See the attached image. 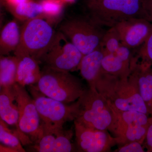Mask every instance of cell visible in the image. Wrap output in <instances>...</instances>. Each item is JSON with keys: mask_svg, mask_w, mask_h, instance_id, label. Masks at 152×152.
Instances as JSON below:
<instances>
[{"mask_svg": "<svg viewBox=\"0 0 152 152\" xmlns=\"http://www.w3.org/2000/svg\"><path fill=\"white\" fill-rule=\"evenodd\" d=\"M96 89L109 105L118 110H136L149 115L139 93L134 76L120 77L102 71L96 82Z\"/></svg>", "mask_w": 152, "mask_h": 152, "instance_id": "cell-1", "label": "cell"}, {"mask_svg": "<svg viewBox=\"0 0 152 152\" xmlns=\"http://www.w3.org/2000/svg\"><path fill=\"white\" fill-rule=\"evenodd\" d=\"M143 0H87V16L102 27L134 18L145 19Z\"/></svg>", "mask_w": 152, "mask_h": 152, "instance_id": "cell-2", "label": "cell"}, {"mask_svg": "<svg viewBox=\"0 0 152 152\" xmlns=\"http://www.w3.org/2000/svg\"><path fill=\"white\" fill-rule=\"evenodd\" d=\"M36 88L48 97L64 103H74L86 89L69 72L44 67Z\"/></svg>", "mask_w": 152, "mask_h": 152, "instance_id": "cell-3", "label": "cell"}, {"mask_svg": "<svg viewBox=\"0 0 152 152\" xmlns=\"http://www.w3.org/2000/svg\"><path fill=\"white\" fill-rule=\"evenodd\" d=\"M56 33L51 24L42 17L25 22L21 28L20 43L14 52L15 56H30L39 62Z\"/></svg>", "mask_w": 152, "mask_h": 152, "instance_id": "cell-4", "label": "cell"}, {"mask_svg": "<svg viewBox=\"0 0 152 152\" xmlns=\"http://www.w3.org/2000/svg\"><path fill=\"white\" fill-rule=\"evenodd\" d=\"M77 121L88 127L108 130L112 121L111 109L108 103L96 88H89L75 102Z\"/></svg>", "mask_w": 152, "mask_h": 152, "instance_id": "cell-5", "label": "cell"}, {"mask_svg": "<svg viewBox=\"0 0 152 152\" xmlns=\"http://www.w3.org/2000/svg\"><path fill=\"white\" fill-rule=\"evenodd\" d=\"M59 29L84 56L101 48L106 31L87 16L68 19L61 23Z\"/></svg>", "mask_w": 152, "mask_h": 152, "instance_id": "cell-6", "label": "cell"}, {"mask_svg": "<svg viewBox=\"0 0 152 152\" xmlns=\"http://www.w3.org/2000/svg\"><path fill=\"white\" fill-rule=\"evenodd\" d=\"M30 86L32 97L39 115L42 129L63 128L66 122L75 118V102L64 103L42 94L34 85Z\"/></svg>", "mask_w": 152, "mask_h": 152, "instance_id": "cell-7", "label": "cell"}, {"mask_svg": "<svg viewBox=\"0 0 152 152\" xmlns=\"http://www.w3.org/2000/svg\"><path fill=\"white\" fill-rule=\"evenodd\" d=\"M84 55L59 31L55 37L40 62L45 66L61 70L73 71L79 69Z\"/></svg>", "mask_w": 152, "mask_h": 152, "instance_id": "cell-8", "label": "cell"}, {"mask_svg": "<svg viewBox=\"0 0 152 152\" xmlns=\"http://www.w3.org/2000/svg\"><path fill=\"white\" fill-rule=\"evenodd\" d=\"M19 112L18 126L22 134L36 142L42 134L41 118L32 97L23 86L13 85Z\"/></svg>", "mask_w": 152, "mask_h": 152, "instance_id": "cell-9", "label": "cell"}, {"mask_svg": "<svg viewBox=\"0 0 152 152\" xmlns=\"http://www.w3.org/2000/svg\"><path fill=\"white\" fill-rule=\"evenodd\" d=\"M74 121L76 140L79 151L85 152H108L117 144L107 130L88 127Z\"/></svg>", "mask_w": 152, "mask_h": 152, "instance_id": "cell-10", "label": "cell"}, {"mask_svg": "<svg viewBox=\"0 0 152 152\" xmlns=\"http://www.w3.org/2000/svg\"><path fill=\"white\" fill-rule=\"evenodd\" d=\"M121 44L130 49L140 47L152 30V23L142 18L128 19L115 26Z\"/></svg>", "mask_w": 152, "mask_h": 152, "instance_id": "cell-11", "label": "cell"}, {"mask_svg": "<svg viewBox=\"0 0 152 152\" xmlns=\"http://www.w3.org/2000/svg\"><path fill=\"white\" fill-rule=\"evenodd\" d=\"M42 134L35 142L34 148L39 152H70L73 151L71 142L72 133L63 128L42 129Z\"/></svg>", "mask_w": 152, "mask_h": 152, "instance_id": "cell-12", "label": "cell"}, {"mask_svg": "<svg viewBox=\"0 0 152 152\" xmlns=\"http://www.w3.org/2000/svg\"><path fill=\"white\" fill-rule=\"evenodd\" d=\"M0 116L7 124L16 127L17 134L23 145L31 143L30 138L22 134L19 129L18 108L13 85L1 87Z\"/></svg>", "mask_w": 152, "mask_h": 152, "instance_id": "cell-13", "label": "cell"}, {"mask_svg": "<svg viewBox=\"0 0 152 152\" xmlns=\"http://www.w3.org/2000/svg\"><path fill=\"white\" fill-rule=\"evenodd\" d=\"M131 72L135 77L139 93L152 117V66L137 64L133 58Z\"/></svg>", "mask_w": 152, "mask_h": 152, "instance_id": "cell-14", "label": "cell"}, {"mask_svg": "<svg viewBox=\"0 0 152 152\" xmlns=\"http://www.w3.org/2000/svg\"><path fill=\"white\" fill-rule=\"evenodd\" d=\"M113 119L108 130L114 135L132 126H149L151 118L148 115L136 110H118L111 107Z\"/></svg>", "mask_w": 152, "mask_h": 152, "instance_id": "cell-15", "label": "cell"}, {"mask_svg": "<svg viewBox=\"0 0 152 152\" xmlns=\"http://www.w3.org/2000/svg\"><path fill=\"white\" fill-rule=\"evenodd\" d=\"M16 57L18 58V68L16 83L23 87L37 83L42 72L39 66V62L30 56Z\"/></svg>", "mask_w": 152, "mask_h": 152, "instance_id": "cell-16", "label": "cell"}, {"mask_svg": "<svg viewBox=\"0 0 152 152\" xmlns=\"http://www.w3.org/2000/svg\"><path fill=\"white\" fill-rule=\"evenodd\" d=\"M104 56V52L101 48L85 55L82 58L79 69L90 88H96V82L102 71V62Z\"/></svg>", "mask_w": 152, "mask_h": 152, "instance_id": "cell-17", "label": "cell"}, {"mask_svg": "<svg viewBox=\"0 0 152 152\" xmlns=\"http://www.w3.org/2000/svg\"><path fill=\"white\" fill-rule=\"evenodd\" d=\"M20 37L21 29L16 22L12 21L7 23L1 33V56H5L15 51L20 43Z\"/></svg>", "mask_w": 152, "mask_h": 152, "instance_id": "cell-18", "label": "cell"}, {"mask_svg": "<svg viewBox=\"0 0 152 152\" xmlns=\"http://www.w3.org/2000/svg\"><path fill=\"white\" fill-rule=\"evenodd\" d=\"M12 14L20 20L27 21L42 17L43 10L41 3L26 1L15 5H10Z\"/></svg>", "mask_w": 152, "mask_h": 152, "instance_id": "cell-19", "label": "cell"}, {"mask_svg": "<svg viewBox=\"0 0 152 152\" xmlns=\"http://www.w3.org/2000/svg\"><path fill=\"white\" fill-rule=\"evenodd\" d=\"M18 58L15 56H1L0 58V86L8 87L16 83Z\"/></svg>", "mask_w": 152, "mask_h": 152, "instance_id": "cell-20", "label": "cell"}, {"mask_svg": "<svg viewBox=\"0 0 152 152\" xmlns=\"http://www.w3.org/2000/svg\"><path fill=\"white\" fill-rule=\"evenodd\" d=\"M102 67L106 73L118 77H128L131 72V66L124 62L114 53L104 54Z\"/></svg>", "mask_w": 152, "mask_h": 152, "instance_id": "cell-21", "label": "cell"}, {"mask_svg": "<svg viewBox=\"0 0 152 152\" xmlns=\"http://www.w3.org/2000/svg\"><path fill=\"white\" fill-rule=\"evenodd\" d=\"M148 126L136 125L125 128L114 135L117 144L124 145L133 142L142 144L145 140Z\"/></svg>", "mask_w": 152, "mask_h": 152, "instance_id": "cell-22", "label": "cell"}, {"mask_svg": "<svg viewBox=\"0 0 152 152\" xmlns=\"http://www.w3.org/2000/svg\"><path fill=\"white\" fill-rule=\"evenodd\" d=\"M2 120L0 121L1 152H25L16 132L13 133Z\"/></svg>", "mask_w": 152, "mask_h": 152, "instance_id": "cell-23", "label": "cell"}, {"mask_svg": "<svg viewBox=\"0 0 152 152\" xmlns=\"http://www.w3.org/2000/svg\"><path fill=\"white\" fill-rule=\"evenodd\" d=\"M121 42L118 31L115 27L110 28L104 35L101 48L104 54L115 53Z\"/></svg>", "mask_w": 152, "mask_h": 152, "instance_id": "cell-24", "label": "cell"}, {"mask_svg": "<svg viewBox=\"0 0 152 152\" xmlns=\"http://www.w3.org/2000/svg\"><path fill=\"white\" fill-rule=\"evenodd\" d=\"M41 4L43 10V18L51 24L63 13V3L60 0H44Z\"/></svg>", "mask_w": 152, "mask_h": 152, "instance_id": "cell-25", "label": "cell"}, {"mask_svg": "<svg viewBox=\"0 0 152 152\" xmlns=\"http://www.w3.org/2000/svg\"><path fill=\"white\" fill-rule=\"evenodd\" d=\"M141 64L152 66V30L144 43L140 46L137 55Z\"/></svg>", "mask_w": 152, "mask_h": 152, "instance_id": "cell-26", "label": "cell"}, {"mask_svg": "<svg viewBox=\"0 0 152 152\" xmlns=\"http://www.w3.org/2000/svg\"><path fill=\"white\" fill-rule=\"evenodd\" d=\"M114 54L124 62L131 66L133 57L131 54V49L121 44Z\"/></svg>", "mask_w": 152, "mask_h": 152, "instance_id": "cell-27", "label": "cell"}, {"mask_svg": "<svg viewBox=\"0 0 152 152\" xmlns=\"http://www.w3.org/2000/svg\"><path fill=\"white\" fill-rule=\"evenodd\" d=\"M142 144L137 142H133L123 145L115 152H145Z\"/></svg>", "mask_w": 152, "mask_h": 152, "instance_id": "cell-28", "label": "cell"}, {"mask_svg": "<svg viewBox=\"0 0 152 152\" xmlns=\"http://www.w3.org/2000/svg\"><path fill=\"white\" fill-rule=\"evenodd\" d=\"M143 7L145 19L152 23V0H143Z\"/></svg>", "mask_w": 152, "mask_h": 152, "instance_id": "cell-29", "label": "cell"}, {"mask_svg": "<svg viewBox=\"0 0 152 152\" xmlns=\"http://www.w3.org/2000/svg\"><path fill=\"white\" fill-rule=\"evenodd\" d=\"M146 145L148 151L152 152V117L151 118V122L147 131L145 140Z\"/></svg>", "mask_w": 152, "mask_h": 152, "instance_id": "cell-30", "label": "cell"}, {"mask_svg": "<svg viewBox=\"0 0 152 152\" xmlns=\"http://www.w3.org/2000/svg\"><path fill=\"white\" fill-rule=\"evenodd\" d=\"M10 5H15L20 3L24 2L28 0H7Z\"/></svg>", "mask_w": 152, "mask_h": 152, "instance_id": "cell-31", "label": "cell"}, {"mask_svg": "<svg viewBox=\"0 0 152 152\" xmlns=\"http://www.w3.org/2000/svg\"><path fill=\"white\" fill-rule=\"evenodd\" d=\"M60 1H61L63 3L64 2H72L74 1H75V0H60Z\"/></svg>", "mask_w": 152, "mask_h": 152, "instance_id": "cell-32", "label": "cell"}]
</instances>
